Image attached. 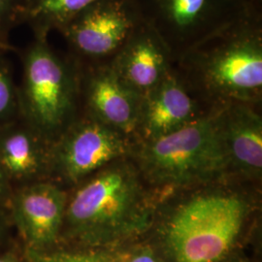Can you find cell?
Wrapping results in <instances>:
<instances>
[{"instance_id": "cell-1", "label": "cell", "mask_w": 262, "mask_h": 262, "mask_svg": "<svg viewBox=\"0 0 262 262\" xmlns=\"http://www.w3.org/2000/svg\"><path fill=\"white\" fill-rule=\"evenodd\" d=\"M155 193L130 157L84 179L68 195L61 240L84 249H111L155 223Z\"/></svg>"}, {"instance_id": "cell-2", "label": "cell", "mask_w": 262, "mask_h": 262, "mask_svg": "<svg viewBox=\"0 0 262 262\" xmlns=\"http://www.w3.org/2000/svg\"><path fill=\"white\" fill-rule=\"evenodd\" d=\"M245 184L227 179L179 191L183 195L158 231L165 262H222L231 257L254 208Z\"/></svg>"}, {"instance_id": "cell-3", "label": "cell", "mask_w": 262, "mask_h": 262, "mask_svg": "<svg viewBox=\"0 0 262 262\" xmlns=\"http://www.w3.org/2000/svg\"><path fill=\"white\" fill-rule=\"evenodd\" d=\"M184 82L212 109L262 102V15L192 48L173 63Z\"/></svg>"}, {"instance_id": "cell-4", "label": "cell", "mask_w": 262, "mask_h": 262, "mask_svg": "<svg viewBox=\"0 0 262 262\" xmlns=\"http://www.w3.org/2000/svg\"><path fill=\"white\" fill-rule=\"evenodd\" d=\"M213 111L159 138L134 142L131 159L155 195L232 179Z\"/></svg>"}, {"instance_id": "cell-5", "label": "cell", "mask_w": 262, "mask_h": 262, "mask_svg": "<svg viewBox=\"0 0 262 262\" xmlns=\"http://www.w3.org/2000/svg\"><path fill=\"white\" fill-rule=\"evenodd\" d=\"M80 72L37 38L25 59L21 107L26 121L53 143L79 116Z\"/></svg>"}, {"instance_id": "cell-6", "label": "cell", "mask_w": 262, "mask_h": 262, "mask_svg": "<svg viewBox=\"0 0 262 262\" xmlns=\"http://www.w3.org/2000/svg\"><path fill=\"white\" fill-rule=\"evenodd\" d=\"M141 19L154 28L175 62L192 48L262 15L251 0H135Z\"/></svg>"}, {"instance_id": "cell-7", "label": "cell", "mask_w": 262, "mask_h": 262, "mask_svg": "<svg viewBox=\"0 0 262 262\" xmlns=\"http://www.w3.org/2000/svg\"><path fill=\"white\" fill-rule=\"evenodd\" d=\"M133 144L92 116L79 115L51 145L49 179L74 187L113 161L130 157Z\"/></svg>"}, {"instance_id": "cell-8", "label": "cell", "mask_w": 262, "mask_h": 262, "mask_svg": "<svg viewBox=\"0 0 262 262\" xmlns=\"http://www.w3.org/2000/svg\"><path fill=\"white\" fill-rule=\"evenodd\" d=\"M135 0H96L60 32L90 64L110 62L140 23Z\"/></svg>"}, {"instance_id": "cell-9", "label": "cell", "mask_w": 262, "mask_h": 262, "mask_svg": "<svg viewBox=\"0 0 262 262\" xmlns=\"http://www.w3.org/2000/svg\"><path fill=\"white\" fill-rule=\"evenodd\" d=\"M69 193L51 179L21 185L7 202L10 223L17 228L24 250L49 251L61 239Z\"/></svg>"}, {"instance_id": "cell-10", "label": "cell", "mask_w": 262, "mask_h": 262, "mask_svg": "<svg viewBox=\"0 0 262 262\" xmlns=\"http://www.w3.org/2000/svg\"><path fill=\"white\" fill-rule=\"evenodd\" d=\"M173 69L142 96L134 142L161 137L212 112Z\"/></svg>"}, {"instance_id": "cell-11", "label": "cell", "mask_w": 262, "mask_h": 262, "mask_svg": "<svg viewBox=\"0 0 262 262\" xmlns=\"http://www.w3.org/2000/svg\"><path fill=\"white\" fill-rule=\"evenodd\" d=\"M231 178L258 183L262 176L261 105L233 101L214 108Z\"/></svg>"}, {"instance_id": "cell-12", "label": "cell", "mask_w": 262, "mask_h": 262, "mask_svg": "<svg viewBox=\"0 0 262 262\" xmlns=\"http://www.w3.org/2000/svg\"><path fill=\"white\" fill-rule=\"evenodd\" d=\"M84 113L133 140L142 95L113 70L109 62L89 64L80 72Z\"/></svg>"}, {"instance_id": "cell-13", "label": "cell", "mask_w": 262, "mask_h": 262, "mask_svg": "<svg viewBox=\"0 0 262 262\" xmlns=\"http://www.w3.org/2000/svg\"><path fill=\"white\" fill-rule=\"evenodd\" d=\"M134 92L144 95L173 69V58L157 31L144 20L109 62Z\"/></svg>"}, {"instance_id": "cell-14", "label": "cell", "mask_w": 262, "mask_h": 262, "mask_svg": "<svg viewBox=\"0 0 262 262\" xmlns=\"http://www.w3.org/2000/svg\"><path fill=\"white\" fill-rule=\"evenodd\" d=\"M52 143L28 123L0 125V167L10 184L49 179Z\"/></svg>"}, {"instance_id": "cell-15", "label": "cell", "mask_w": 262, "mask_h": 262, "mask_svg": "<svg viewBox=\"0 0 262 262\" xmlns=\"http://www.w3.org/2000/svg\"><path fill=\"white\" fill-rule=\"evenodd\" d=\"M96 0H23L18 18L27 20L37 38L46 39L54 29L61 30Z\"/></svg>"}, {"instance_id": "cell-16", "label": "cell", "mask_w": 262, "mask_h": 262, "mask_svg": "<svg viewBox=\"0 0 262 262\" xmlns=\"http://www.w3.org/2000/svg\"><path fill=\"white\" fill-rule=\"evenodd\" d=\"M26 262H120L119 254L111 249H84L79 250H24Z\"/></svg>"}, {"instance_id": "cell-17", "label": "cell", "mask_w": 262, "mask_h": 262, "mask_svg": "<svg viewBox=\"0 0 262 262\" xmlns=\"http://www.w3.org/2000/svg\"><path fill=\"white\" fill-rule=\"evenodd\" d=\"M17 107V94L8 68L0 60V125L10 119Z\"/></svg>"}, {"instance_id": "cell-18", "label": "cell", "mask_w": 262, "mask_h": 262, "mask_svg": "<svg viewBox=\"0 0 262 262\" xmlns=\"http://www.w3.org/2000/svg\"><path fill=\"white\" fill-rule=\"evenodd\" d=\"M23 0H0V29L18 18Z\"/></svg>"}, {"instance_id": "cell-19", "label": "cell", "mask_w": 262, "mask_h": 262, "mask_svg": "<svg viewBox=\"0 0 262 262\" xmlns=\"http://www.w3.org/2000/svg\"><path fill=\"white\" fill-rule=\"evenodd\" d=\"M120 262H160L158 254L150 248H141L131 253L126 259H120Z\"/></svg>"}, {"instance_id": "cell-20", "label": "cell", "mask_w": 262, "mask_h": 262, "mask_svg": "<svg viewBox=\"0 0 262 262\" xmlns=\"http://www.w3.org/2000/svg\"><path fill=\"white\" fill-rule=\"evenodd\" d=\"M10 220L2 208H0V252L5 250V246L9 239Z\"/></svg>"}, {"instance_id": "cell-21", "label": "cell", "mask_w": 262, "mask_h": 262, "mask_svg": "<svg viewBox=\"0 0 262 262\" xmlns=\"http://www.w3.org/2000/svg\"><path fill=\"white\" fill-rule=\"evenodd\" d=\"M11 192V184L0 167V208H4L7 205Z\"/></svg>"}, {"instance_id": "cell-22", "label": "cell", "mask_w": 262, "mask_h": 262, "mask_svg": "<svg viewBox=\"0 0 262 262\" xmlns=\"http://www.w3.org/2000/svg\"><path fill=\"white\" fill-rule=\"evenodd\" d=\"M0 262H26L24 253L23 254L14 251L5 249L0 252Z\"/></svg>"}, {"instance_id": "cell-23", "label": "cell", "mask_w": 262, "mask_h": 262, "mask_svg": "<svg viewBox=\"0 0 262 262\" xmlns=\"http://www.w3.org/2000/svg\"><path fill=\"white\" fill-rule=\"evenodd\" d=\"M252 2H253L254 5H256L257 7H259V8H261L262 6V0H251Z\"/></svg>"}, {"instance_id": "cell-24", "label": "cell", "mask_w": 262, "mask_h": 262, "mask_svg": "<svg viewBox=\"0 0 262 262\" xmlns=\"http://www.w3.org/2000/svg\"><path fill=\"white\" fill-rule=\"evenodd\" d=\"M222 262H245L243 260H238V259H235V258H231V257H228L227 259H225L224 261Z\"/></svg>"}]
</instances>
